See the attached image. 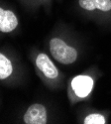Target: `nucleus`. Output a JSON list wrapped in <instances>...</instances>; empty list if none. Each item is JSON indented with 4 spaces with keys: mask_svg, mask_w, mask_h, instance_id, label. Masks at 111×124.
<instances>
[{
    "mask_svg": "<svg viewBox=\"0 0 111 124\" xmlns=\"http://www.w3.org/2000/svg\"><path fill=\"white\" fill-rule=\"evenodd\" d=\"M50 51L52 56L64 65L73 64L77 58V52L74 48L67 46L63 40L54 38L50 42Z\"/></svg>",
    "mask_w": 111,
    "mask_h": 124,
    "instance_id": "obj_1",
    "label": "nucleus"
},
{
    "mask_svg": "<svg viewBox=\"0 0 111 124\" xmlns=\"http://www.w3.org/2000/svg\"><path fill=\"white\" fill-rule=\"evenodd\" d=\"M26 124H45L47 123V110L42 104L31 105L24 115Z\"/></svg>",
    "mask_w": 111,
    "mask_h": 124,
    "instance_id": "obj_2",
    "label": "nucleus"
},
{
    "mask_svg": "<svg viewBox=\"0 0 111 124\" xmlns=\"http://www.w3.org/2000/svg\"><path fill=\"white\" fill-rule=\"evenodd\" d=\"M72 87L77 96L85 97L93 87V79L88 76H77L72 80Z\"/></svg>",
    "mask_w": 111,
    "mask_h": 124,
    "instance_id": "obj_3",
    "label": "nucleus"
},
{
    "mask_svg": "<svg viewBox=\"0 0 111 124\" xmlns=\"http://www.w3.org/2000/svg\"><path fill=\"white\" fill-rule=\"evenodd\" d=\"M36 66L49 78H56L59 75L58 69L46 54H39L36 59Z\"/></svg>",
    "mask_w": 111,
    "mask_h": 124,
    "instance_id": "obj_4",
    "label": "nucleus"
},
{
    "mask_svg": "<svg viewBox=\"0 0 111 124\" xmlns=\"http://www.w3.org/2000/svg\"><path fill=\"white\" fill-rule=\"evenodd\" d=\"M18 25V20L15 14L10 10L0 8V31L9 33L13 31Z\"/></svg>",
    "mask_w": 111,
    "mask_h": 124,
    "instance_id": "obj_5",
    "label": "nucleus"
},
{
    "mask_svg": "<svg viewBox=\"0 0 111 124\" xmlns=\"http://www.w3.org/2000/svg\"><path fill=\"white\" fill-rule=\"evenodd\" d=\"M78 3L80 7L87 11L99 9L101 11L107 12L111 10V0H79Z\"/></svg>",
    "mask_w": 111,
    "mask_h": 124,
    "instance_id": "obj_6",
    "label": "nucleus"
},
{
    "mask_svg": "<svg viewBox=\"0 0 111 124\" xmlns=\"http://www.w3.org/2000/svg\"><path fill=\"white\" fill-rule=\"evenodd\" d=\"M12 64L9 59L0 54V79H5L12 74Z\"/></svg>",
    "mask_w": 111,
    "mask_h": 124,
    "instance_id": "obj_7",
    "label": "nucleus"
},
{
    "mask_svg": "<svg viewBox=\"0 0 111 124\" xmlns=\"http://www.w3.org/2000/svg\"><path fill=\"white\" fill-rule=\"evenodd\" d=\"M85 124H104L105 118L103 115L98 114V113H92L85 117L84 119Z\"/></svg>",
    "mask_w": 111,
    "mask_h": 124,
    "instance_id": "obj_8",
    "label": "nucleus"
}]
</instances>
